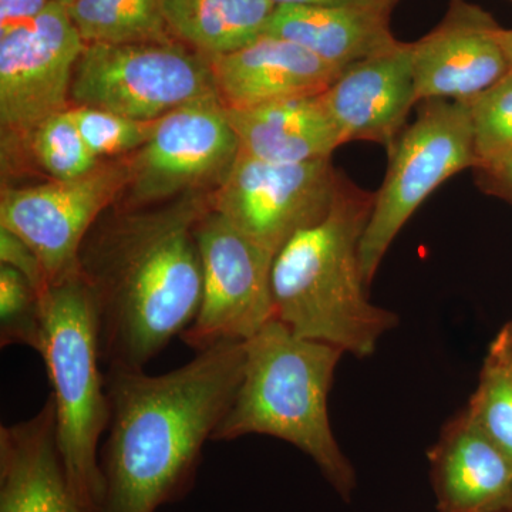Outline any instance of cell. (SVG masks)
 Masks as SVG:
<instances>
[{
  "mask_svg": "<svg viewBox=\"0 0 512 512\" xmlns=\"http://www.w3.org/2000/svg\"><path fill=\"white\" fill-rule=\"evenodd\" d=\"M43 306L40 356L52 386L60 456L80 503L87 512H99L104 498L99 446L110 423V400L100 370L96 309L79 269L47 288Z\"/></svg>",
  "mask_w": 512,
  "mask_h": 512,
  "instance_id": "obj_5",
  "label": "cell"
},
{
  "mask_svg": "<svg viewBox=\"0 0 512 512\" xmlns=\"http://www.w3.org/2000/svg\"><path fill=\"white\" fill-rule=\"evenodd\" d=\"M245 365V342H221L164 375L109 367L99 512H157L188 487L224 419Z\"/></svg>",
  "mask_w": 512,
  "mask_h": 512,
  "instance_id": "obj_2",
  "label": "cell"
},
{
  "mask_svg": "<svg viewBox=\"0 0 512 512\" xmlns=\"http://www.w3.org/2000/svg\"><path fill=\"white\" fill-rule=\"evenodd\" d=\"M396 2L276 5L264 35L296 43L343 70L397 42L390 30Z\"/></svg>",
  "mask_w": 512,
  "mask_h": 512,
  "instance_id": "obj_18",
  "label": "cell"
},
{
  "mask_svg": "<svg viewBox=\"0 0 512 512\" xmlns=\"http://www.w3.org/2000/svg\"><path fill=\"white\" fill-rule=\"evenodd\" d=\"M212 96L217 92L207 59L177 40L86 45L70 89L73 106L140 121Z\"/></svg>",
  "mask_w": 512,
  "mask_h": 512,
  "instance_id": "obj_7",
  "label": "cell"
},
{
  "mask_svg": "<svg viewBox=\"0 0 512 512\" xmlns=\"http://www.w3.org/2000/svg\"><path fill=\"white\" fill-rule=\"evenodd\" d=\"M43 342V295L16 269L0 264V346H26L40 355Z\"/></svg>",
  "mask_w": 512,
  "mask_h": 512,
  "instance_id": "obj_23",
  "label": "cell"
},
{
  "mask_svg": "<svg viewBox=\"0 0 512 512\" xmlns=\"http://www.w3.org/2000/svg\"><path fill=\"white\" fill-rule=\"evenodd\" d=\"M205 59L218 100L229 110L319 96L342 73L305 47L268 35L235 52Z\"/></svg>",
  "mask_w": 512,
  "mask_h": 512,
  "instance_id": "obj_15",
  "label": "cell"
},
{
  "mask_svg": "<svg viewBox=\"0 0 512 512\" xmlns=\"http://www.w3.org/2000/svg\"><path fill=\"white\" fill-rule=\"evenodd\" d=\"M387 153L389 168L375 192L360 241V268L367 289L390 245L420 205L448 178L476 167L468 103L421 101L419 116Z\"/></svg>",
  "mask_w": 512,
  "mask_h": 512,
  "instance_id": "obj_6",
  "label": "cell"
},
{
  "mask_svg": "<svg viewBox=\"0 0 512 512\" xmlns=\"http://www.w3.org/2000/svg\"><path fill=\"white\" fill-rule=\"evenodd\" d=\"M55 2H59L60 5L66 6V8H67V6L72 5L74 0H55Z\"/></svg>",
  "mask_w": 512,
  "mask_h": 512,
  "instance_id": "obj_33",
  "label": "cell"
},
{
  "mask_svg": "<svg viewBox=\"0 0 512 512\" xmlns=\"http://www.w3.org/2000/svg\"><path fill=\"white\" fill-rule=\"evenodd\" d=\"M473 171L478 188L484 194L494 195L512 204V151Z\"/></svg>",
  "mask_w": 512,
  "mask_h": 512,
  "instance_id": "obj_28",
  "label": "cell"
},
{
  "mask_svg": "<svg viewBox=\"0 0 512 512\" xmlns=\"http://www.w3.org/2000/svg\"><path fill=\"white\" fill-rule=\"evenodd\" d=\"M275 5H342V3L382 2V0H272Z\"/></svg>",
  "mask_w": 512,
  "mask_h": 512,
  "instance_id": "obj_31",
  "label": "cell"
},
{
  "mask_svg": "<svg viewBox=\"0 0 512 512\" xmlns=\"http://www.w3.org/2000/svg\"><path fill=\"white\" fill-rule=\"evenodd\" d=\"M490 348L498 353L512 370V320L498 332L497 338L493 340Z\"/></svg>",
  "mask_w": 512,
  "mask_h": 512,
  "instance_id": "obj_30",
  "label": "cell"
},
{
  "mask_svg": "<svg viewBox=\"0 0 512 512\" xmlns=\"http://www.w3.org/2000/svg\"><path fill=\"white\" fill-rule=\"evenodd\" d=\"M476 167L512 151V70L490 89L467 101ZM473 168V170H474Z\"/></svg>",
  "mask_w": 512,
  "mask_h": 512,
  "instance_id": "obj_25",
  "label": "cell"
},
{
  "mask_svg": "<svg viewBox=\"0 0 512 512\" xmlns=\"http://www.w3.org/2000/svg\"><path fill=\"white\" fill-rule=\"evenodd\" d=\"M52 0H0V29L37 18Z\"/></svg>",
  "mask_w": 512,
  "mask_h": 512,
  "instance_id": "obj_29",
  "label": "cell"
},
{
  "mask_svg": "<svg viewBox=\"0 0 512 512\" xmlns=\"http://www.w3.org/2000/svg\"><path fill=\"white\" fill-rule=\"evenodd\" d=\"M0 262L25 276L40 295L49 288L45 268L36 252L18 235L2 227H0Z\"/></svg>",
  "mask_w": 512,
  "mask_h": 512,
  "instance_id": "obj_27",
  "label": "cell"
},
{
  "mask_svg": "<svg viewBox=\"0 0 512 512\" xmlns=\"http://www.w3.org/2000/svg\"><path fill=\"white\" fill-rule=\"evenodd\" d=\"M70 111L84 143L99 160L140 150L150 140L157 121L128 119L96 107L72 106Z\"/></svg>",
  "mask_w": 512,
  "mask_h": 512,
  "instance_id": "obj_26",
  "label": "cell"
},
{
  "mask_svg": "<svg viewBox=\"0 0 512 512\" xmlns=\"http://www.w3.org/2000/svg\"><path fill=\"white\" fill-rule=\"evenodd\" d=\"M86 45L168 42L163 0H74L67 6Z\"/></svg>",
  "mask_w": 512,
  "mask_h": 512,
  "instance_id": "obj_21",
  "label": "cell"
},
{
  "mask_svg": "<svg viewBox=\"0 0 512 512\" xmlns=\"http://www.w3.org/2000/svg\"><path fill=\"white\" fill-rule=\"evenodd\" d=\"M342 181L330 160L279 164L239 153L210 195L211 210L275 256L329 211Z\"/></svg>",
  "mask_w": 512,
  "mask_h": 512,
  "instance_id": "obj_9",
  "label": "cell"
},
{
  "mask_svg": "<svg viewBox=\"0 0 512 512\" xmlns=\"http://www.w3.org/2000/svg\"><path fill=\"white\" fill-rule=\"evenodd\" d=\"M439 512H512V458L460 412L429 453Z\"/></svg>",
  "mask_w": 512,
  "mask_h": 512,
  "instance_id": "obj_17",
  "label": "cell"
},
{
  "mask_svg": "<svg viewBox=\"0 0 512 512\" xmlns=\"http://www.w3.org/2000/svg\"><path fill=\"white\" fill-rule=\"evenodd\" d=\"M500 42L504 47L505 53H507L512 67V29L503 28L500 30Z\"/></svg>",
  "mask_w": 512,
  "mask_h": 512,
  "instance_id": "obj_32",
  "label": "cell"
},
{
  "mask_svg": "<svg viewBox=\"0 0 512 512\" xmlns=\"http://www.w3.org/2000/svg\"><path fill=\"white\" fill-rule=\"evenodd\" d=\"M239 154V141L217 96L192 101L156 121L150 140L131 158L126 207L218 187Z\"/></svg>",
  "mask_w": 512,
  "mask_h": 512,
  "instance_id": "obj_11",
  "label": "cell"
},
{
  "mask_svg": "<svg viewBox=\"0 0 512 512\" xmlns=\"http://www.w3.org/2000/svg\"><path fill=\"white\" fill-rule=\"evenodd\" d=\"M0 512H87L60 456L52 396L30 419L0 427Z\"/></svg>",
  "mask_w": 512,
  "mask_h": 512,
  "instance_id": "obj_16",
  "label": "cell"
},
{
  "mask_svg": "<svg viewBox=\"0 0 512 512\" xmlns=\"http://www.w3.org/2000/svg\"><path fill=\"white\" fill-rule=\"evenodd\" d=\"M86 42L66 6L52 0L37 18L0 29V123L28 138L69 110L74 67Z\"/></svg>",
  "mask_w": 512,
  "mask_h": 512,
  "instance_id": "obj_12",
  "label": "cell"
},
{
  "mask_svg": "<svg viewBox=\"0 0 512 512\" xmlns=\"http://www.w3.org/2000/svg\"><path fill=\"white\" fill-rule=\"evenodd\" d=\"M28 140L37 163L53 180L82 177L101 161L84 143L70 109L40 123Z\"/></svg>",
  "mask_w": 512,
  "mask_h": 512,
  "instance_id": "obj_24",
  "label": "cell"
},
{
  "mask_svg": "<svg viewBox=\"0 0 512 512\" xmlns=\"http://www.w3.org/2000/svg\"><path fill=\"white\" fill-rule=\"evenodd\" d=\"M375 194L343 178L332 207L296 232L272 264L275 319L301 338L328 343L362 359L399 323L369 301L360 241Z\"/></svg>",
  "mask_w": 512,
  "mask_h": 512,
  "instance_id": "obj_3",
  "label": "cell"
},
{
  "mask_svg": "<svg viewBox=\"0 0 512 512\" xmlns=\"http://www.w3.org/2000/svg\"><path fill=\"white\" fill-rule=\"evenodd\" d=\"M345 352L301 338L279 320L245 342L244 375L212 441L261 434L284 440L315 461L346 500L355 471L329 419V392Z\"/></svg>",
  "mask_w": 512,
  "mask_h": 512,
  "instance_id": "obj_4",
  "label": "cell"
},
{
  "mask_svg": "<svg viewBox=\"0 0 512 512\" xmlns=\"http://www.w3.org/2000/svg\"><path fill=\"white\" fill-rule=\"evenodd\" d=\"M510 2H512V0H510Z\"/></svg>",
  "mask_w": 512,
  "mask_h": 512,
  "instance_id": "obj_34",
  "label": "cell"
},
{
  "mask_svg": "<svg viewBox=\"0 0 512 512\" xmlns=\"http://www.w3.org/2000/svg\"><path fill=\"white\" fill-rule=\"evenodd\" d=\"M225 111L237 134L239 153L268 163L330 160L345 144L320 94Z\"/></svg>",
  "mask_w": 512,
  "mask_h": 512,
  "instance_id": "obj_19",
  "label": "cell"
},
{
  "mask_svg": "<svg viewBox=\"0 0 512 512\" xmlns=\"http://www.w3.org/2000/svg\"><path fill=\"white\" fill-rule=\"evenodd\" d=\"M272 0H163L168 32L204 57L227 55L264 36Z\"/></svg>",
  "mask_w": 512,
  "mask_h": 512,
  "instance_id": "obj_20",
  "label": "cell"
},
{
  "mask_svg": "<svg viewBox=\"0 0 512 512\" xmlns=\"http://www.w3.org/2000/svg\"><path fill=\"white\" fill-rule=\"evenodd\" d=\"M343 141H370L387 151L406 128L419 103L413 43L397 40L375 55L350 64L320 94Z\"/></svg>",
  "mask_w": 512,
  "mask_h": 512,
  "instance_id": "obj_14",
  "label": "cell"
},
{
  "mask_svg": "<svg viewBox=\"0 0 512 512\" xmlns=\"http://www.w3.org/2000/svg\"><path fill=\"white\" fill-rule=\"evenodd\" d=\"M195 238L202 265L201 302L181 339L197 352L221 342H247L275 319V256L211 208L198 221Z\"/></svg>",
  "mask_w": 512,
  "mask_h": 512,
  "instance_id": "obj_8",
  "label": "cell"
},
{
  "mask_svg": "<svg viewBox=\"0 0 512 512\" xmlns=\"http://www.w3.org/2000/svg\"><path fill=\"white\" fill-rule=\"evenodd\" d=\"M491 13L450 0L443 20L413 43L414 79L419 103L444 99L470 101L511 72Z\"/></svg>",
  "mask_w": 512,
  "mask_h": 512,
  "instance_id": "obj_13",
  "label": "cell"
},
{
  "mask_svg": "<svg viewBox=\"0 0 512 512\" xmlns=\"http://www.w3.org/2000/svg\"><path fill=\"white\" fill-rule=\"evenodd\" d=\"M464 412L512 458V370L493 348L488 349L476 392Z\"/></svg>",
  "mask_w": 512,
  "mask_h": 512,
  "instance_id": "obj_22",
  "label": "cell"
},
{
  "mask_svg": "<svg viewBox=\"0 0 512 512\" xmlns=\"http://www.w3.org/2000/svg\"><path fill=\"white\" fill-rule=\"evenodd\" d=\"M210 208V195L187 194L156 210L103 214L90 229L77 269L92 293L107 369H146L197 316L195 227Z\"/></svg>",
  "mask_w": 512,
  "mask_h": 512,
  "instance_id": "obj_1",
  "label": "cell"
},
{
  "mask_svg": "<svg viewBox=\"0 0 512 512\" xmlns=\"http://www.w3.org/2000/svg\"><path fill=\"white\" fill-rule=\"evenodd\" d=\"M130 181V160H101L72 180L6 188L0 198V227L36 252L49 286L56 284L77 271L84 239Z\"/></svg>",
  "mask_w": 512,
  "mask_h": 512,
  "instance_id": "obj_10",
  "label": "cell"
}]
</instances>
